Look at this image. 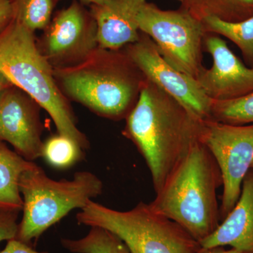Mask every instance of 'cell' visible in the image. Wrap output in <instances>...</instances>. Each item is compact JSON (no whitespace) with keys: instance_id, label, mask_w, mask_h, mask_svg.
Listing matches in <instances>:
<instances>
[{"instance_id":"1","label":"cell","mask_w":253,"mask_h":253,"mask_svg":"<svg viewBox=\"0 0 253 253\" xmlns=\"http://www.w3.org/2000/svg\"><path fill=\"white\" fill-rule=\"evenodd\" d=\"M204 123L146 78L137 102L126 118L123 135L144 158L156 193L200 141Z\"/></svg>"},{"instance_id":"2","label":"cell","mask_w":253,"mask_h":253,"mask_svg":"<svg viewBox=\"0 0 253 253\" xmlns=\"http://www.w3.org/2000/svg\"><path fill=\"white\" fill-rule=\"evenodd\" d=\"M54 73L68 99L113 121L126 119L135 106L146 80L123 49L98 47L83 63L56 68Z\"/></svg>"},{"instance_id":"3","label":"cell","mask_w":253,"mask_h":253,"mask_svg":"<svg viewBox=\"0 0 253 253\" xmlns=\"http://www.w3.org/2000/svg\"><path fill=\"white\" fill-rule=\"evenodd\" d=\"M220 169L211 151L199 141L171 172L150 203L201 244L221 223L217 190Z\"/></svg>"},{"instance_id":"4","label":"cell","mask_w":253,"mask_h":253,"mask_svg":"<svg viewBox=\"0 0 253 253\" xmlns=\"http://www.w3.org/2000/svg\"><path fill=\"white\" fill-rule=\"evenodd\" d=\"M0 72L49 113L59 134L83 149L89 147L68 99L56 83L54 68L38 47L34 32L15 19L0 33Z\"/></svg>"},{"instance_id":"5","label":"cell","mask_w":253,"mask_h":253,"mask_svg":"<svg viewBox=\"0 0 253 253\" xmlns=\"http://www.w3.org/2000/svg\"><path fill=\"white\" fill-rule=\"evenodd\" d=\"M102 181L94 173L81 171L73 179L54 180L35 165L21 174L23 217L16 239L30 244L74 209H83L101 194Z\"/></svg>"},{"instance_id":"6","label":"cell","mask_w":253,"mask_h":253,"mask_svg":"<svg viewBox=\"0 0 253 253\" xmlns=\"http://www.w3.org/2000/svg\"><path fill=\"white\" fill-rule=\"evenodd\" d=\"M78 224L97 226L122 240L130 253H199L201 244L151 204L139 202L120 211L89 201L76 215Z\"/></svg>"},{"instance_id":"7","label":"cell","mask_w":253,"mask_h":253,"mask_svg":"<svg viewBox=\"0 0 253 253\" xmlns=\"http://www.w3.org/2000/svg\"><path fill=\"white\" fill-rule=\"evenodd\" d=\"M141 33L154 42L173 68L197 80L205 67L203 49L206 33L202 21L182 9L163 10L147 2L136 17Z\"/></svg>"},{"instance_id":"8","label":"cell","mask_w":253,"mask_h":253,"mask_svg":"<svg viewBox=\"0 0 253 253\" xmlns=\"http://www.w3.org/2000/svg\"><path fill=\"white\" fill-rule=\"evenodd\" d=\"M200 141L211 151L220 169L221 221L237 203L243 181L252 166L253 123L239 126L212 120L205 121Z\"/></svg>"},{"instance_id":"9","label":"cell","mask_w":253,"mask_h":253,"mask_svg":"<svg viewBox=\"0 0 253 253\" xmlns=\"http://www.w3.org/2000/svg\"><path fill=\"white\" fill-rule=\"evenodd\" d=\"M43 31L38 47L54 69L80 64L99 47L94 18L77 0L57 11Z\"/></svg>"},{"instance_id":"10","label":"cell","mask_w":253,"mask_h":253,"mask_svg":"<svg viewBox=\"0 0 253 253\" xmlns=\"http://www.w3.org/2000/svg\"><path fill=\"white\" fill-rule=\"evenodd\" d=\"M123 49L146 79L170 95L199 121L211 120L212 100L196 78L180 72L163 59L147 35L141 33L137 41Z\"/></svg>"},{"instance_id":"11","label":"cell","mask_w":253,"mask_h":253,"mask_svg":"<svg viewBox=\"0 0 253 253\" xmlns=\"http://www.w3.org/2000/svg\"><path fill=\"white\" fill-rule=\"evenodd\" d=\"M42 108L29 95L13 85L0 99V141H6L28 161L42 157L44 126Z\"/></svg>"},{"instance_id":"12","label":"cell","mask_w":253,"mask_h":253,"mask_svg":"<svg viewBox=\"0 0 253 253\" xmlns=\"http://www.w3.org/2000/svg\"><path fill=\"white\" fill-rule=\"evenodd\" d=\"M204 47L212 65L201 71L197 81L210 99L225 101L253 92V66H246L217 35L207 33Z\"/></svg>"},{"instance_id":"13","label":"cell","mask_w":253,"mask_h":253,"mask_svg":"<svg viewBox=\"0 0 253 253\" xmlns=\"http://www.w3.org/2000/svg\"><path fill=\"white\" fill-rule=\"evenodd\" d=\"M146 0H108L91 5L96 25L99 47L122 49L139 39L141 32L136 17Z\"/></svg>"},{"instance_id":"14","label":"cell","mask_w":253,"mask_h":253,"mask_svg":"<svg viewBox=\"0 0 253 253\" xmlns=\"http://www.w3.org/2000/svg\"><path fill=\"white\" fill-rule=\"evenodd\" d=\"M200 244L205 249L229 246L253 253V169L244 178L235 206L217 229Z\"/></svg>"},{"instance_id":"15","label":"cell","mask_w":253,"mask_h":253,"mask_svg":"<svg viewBox=\"0 0 253 253\" xmlns=\"http://www.w3.org/2000/svg\"><path fill=\"white\" fill-rule=\"evenodd\" d=\"M35 165L0 141V209L22 211L20 178L25 171Z\"/></svg>"},{"instance_id":"16","label":"cell","mask_w":253,"mask_h":253,"mask_svg":"<svg viewBox=\"0 0 253 253\" xmlns=\"http://www.w3.org/2000/svg\"><path fill=\"white\" fill-rule=\"evenodd\" d=\"M181 3V8L201 21L212 16L239 22L253 16V0H183Z\"/></svg>"},{"instance_id":"17","label":"cell","mask_w":253,"mask_h":253,"mask_svg":"<svg viewBox=\"0 0 253 253\" xmlns=\"http://www.w3.org/2000/svg\"><path fill=\"white\" fill-rule=\"evenodd\" d=\"M206 33L227 38L241 50L245 60L253 66V16L239 22H226L209 16L203 20Z\"/></svg>"},{"instance_id":"18","label":"cell","mask_w":253,"mask_h":253,"mask_svg":"<svg viewBox=\"0 0 253 253\" xmlns=\"http://www.w3.org/2000/svg\"><path fill=\"white\" fill-rule=\"evenodd\" d=\"M65 249L72 253H130L122 240L111 231L92 226L80 239H61Z\"/></svg>"},{"instance_id":"19","label":"cell","mask_w":253,"mask_h":253,"mask_svg":"<svg viewBox=\"0 0 253 253\" xmlns=\"http://www.w3.org/2000/svg\"><path fill=\"white\" fill-rule=\"evenodd\" d=\"M59 0H13L14 19L36 32L44 29L52 18Z\"/></svg>"},{"instance_id":"20","label":"cell","mask_w":253,"mask_h":253,"mask_svg":"<svg viewBox=\"0 0 253 253\" xmlns=\"http://www.w3.org/2000/svg\"><path fill=\"white\" fill-rule=\"evenodd\" d=\"M83 151L76 141L58 133L43 142L42 157L53 167L65 169L83 159Z\"/></svg>"},{"instance_id":"21","label":"cell","mask_w":253,"mask_h":253,"mask_svg":"<svg viewBox=\"0 0 253 253\" xmlns=\"http://www.w3.org/2000/svg\"><path fill=\"white\" fill-rule=\"evenodd\" d=\"M211 120L226 124L253 123V91L236 99L212 101Z\"/></svg>"},{"instance_id":"22","label":"cell","mask_w":253,"mask_h":253,"mask_svg":"<svg viewBox=\"0 0 253 253\" xmlns=\"http://www.w3.org/2000/svg\"><path fill=\"white\" fill-rule=\"evenodd\" d=\"M20 212L19 211L0 209V242L16 237Z\"/></svg>"},{"instance_id":"23","label":"cell","mask_w":253,"mask_h":253,"mask_svg":"<svg viewBox=\"0 0 253 253\" xmlns=\"http://www.w3.org/2000/svg\"><path fill=\"white\" fill-rule=\"evenodd\" d=\"M14 20L13 0H0V33Z\"/></svg>"},{"instance_id":"24","label":"cell","mask_w":253,"mask_h":253,"mask_svg":"<svg viewBox=\"0 0 253 253\" xmlns=\"http://www.w3.org/2000/svg\"><path fill=\"white\" fill-rule=\"evenodd\" d=\"M4 250L0 253H48L47 252H38L30 246V244L23 242L14 238L8 240Z\"/></svg>"},{"instance_id":"25","label":"cell","mask_w":253,"mask_h":253,"mask_svg":"<svg viewBox=\"0 0 253 253\" xmlns=\"http://www.w3.org/2000/svg\"><path fill=\"white\" fill-rule=\"evenodd\" d=\"M199 253H251L245 252V251H239V250L232 249H226L224 247H213L209 249L201 248Z\"/></svg>"},{"instance_id":"26","label":"cell","mask_w":253,"mask_h":253,"mask_svg":"<svg viewBox=\"0 0 253 253\" xmlns=\"http://www.w3.org/2000/svg\"><path fill=\"white\" fill-rule=\"evenodd\" d=\"M12 86L7 78L0 72V99L4 96L5 92Z\"/></svg>"},{"instance_id":"27","label":"cell","mask_w":253,"mask_h":253,"mask_svg":"<svg viewBox=\"0 0 253 253\" xmlns=\"http://www.w3.org/2000/svg\"><path fill=\"white\" fill-rule=\"evenodd\" d=\"M82 4H87L90 5L101 4L106 2L108 0H77Z\"/></svg>"},{"instance_id":"28","label":"cell","mask_w":253,"mask_h":253,"mask_svg":"<svg viewBox=\"0 0 253 253\" xmlns=\"http://www.w3.org/2000/svg\"><path fill=\"white\" fill-rule=\"evenodd\" d=\"M251 169H253V164H252V166H251Z\"/></svg>"},{"instance_id":"29","label":"cell","mask_w":253,"mask_h":253,"mask_svg":"<svg viewBox=\"0 0 253 253\" xmlns=\"http://www.w3.org/2000/svg\"><path fill=\"white\" fill-rule=\"evenodd\" d=\"M177 1H180V2H181V1H183V0H177Z\"/></svg>"}]
</instances>
